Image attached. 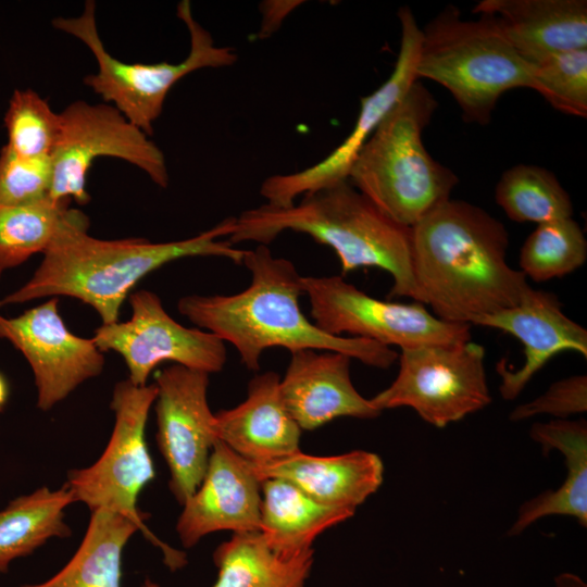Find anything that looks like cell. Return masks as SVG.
Here are the masks:
<instances>
[{
  "mask_svg": "<svg viewBox=\"0 0 587 587\" xmlns=\"http://www.w3.org/2000/svg\"><path fill=\"white\" fill-rule=\"evenodd\" d=\"M7 146L24 158L51 157L60 134V113L32 89L15 90L4 115Z\"/></svg>",
  "mask_w": 587,
  "mask_h": 587,
  "instance_id": "obj_30",
  "label": "cell"
},
{
  "mask_svg": "<svg viewBox=\"0 0 587 587\" xmlns=\"http://www.w3.org/2000/svg\"><path fill=\"white\" fill-rule=\"evenodd\" d=\"M398 358L395 380L370 399L380 412L408 407L428 424L445 427L491 402L479 344L407 348Z\"/></svg>",
  "mask_w": 587,
  "mask_h": 587,
  "instance_id": "obj_9",
  "label": "cell"
},
{
  "mask_svg": "<svg viewBox=\"0 0 587 587\" xmlns=\"http://www.w3.org/2000/svg\"><path fill=\"white\" fill-rule=\"evenodd\" d=\"M562 307L555 294L528 286L515 305L473 322L472 325L508 333L524 346L525 359L520 369H508L503 360L496 366L503 399H515L534 375L562 351H575L587 358V330L570 319Z\"/></svg>",
  "mask_w": 587,
  "mask_h": 587,
  "instance_id": "obj_16",
  "label": "cell"
},
{
  "mask_svg": "<svg viewBox=\"0 0 587 587\" xmlns=\"http://www.w3.org/2000/svg\"><path fill=\"white\" fill-rule=\"evenodd\" d=\"M314 324L330 335L374 340L400 349L471 340V325L445 322L423 303L379 300L342 276H302Z\"/></svg>",
  "mask_w": 587,
  "mask_h": 587,
  "instance_id": "obj_10",
  "label": "cell"
},
{
  "mask_svg": "<svg viewBox=\"0 0 587 587\" xmlns=\"http://www.w3.org/2000/svg\"><path fill=\"white\" fill-rule=\"evenodd\" d=\"M400 48L389 77L361 99L355 124L346 139L324 159L303 170L265 178L260 187L266 204L287 207L299 197L348 180L351 166L371 135L386 115L419 80L415 72L421 27L409 7L400 8Z\"/></svg>",
  "mask_w": 587,
  "mask_h": 587,
  "instance_id": "obj_13",
  "label": "cell"
},
{
  "mask_svg": "<svg viewBox=\"0 0 587 587\" xmlns=\"http://www.w3.org/2000/svg\"><path fill=\"white\" fill-rule=\"evenodd\" d=\"M183 507L176 530L186 548L214 532H259L261 480L251 462L216 440L199 487Z\"/></svg>",
  "mask_w": 587,
  "mask_h": 587,
  "instance_id": "obj_17",
  "label": "cell"
},
{
  "mask_svg": "<svg viewBox=\"0 0 587 587\" xmlns=\"http://www.w3.org/2000/svg\"><path fill=\"white\" fill-rule=\"evenodd\" d=\"M9 397V386L4 376L0 373V412L7 403Z\"/></svg>",
  "mask_w": 587,
  "mask_h": 587,
  "instance_id": "obj_36",
  "label": "cell"
},
{
  "mask_svg": "<svg viewBox=\"0 0 587 587\" xmlns=\"http://www.w3.org/2000/svg\"><path fill=\"white\" fill-rule=\"evenodd\" d=\"M0 338L11 342L29 363L37 405L43 411L85 380L98 376L104 365V357L92 338L78 337L67 329L57 298L16 317L0 314Z\"/></svg>",
  "mask_w": 587,
  "mask_h": 587,
  "instance_id": "obj_15",
  "label": "cell"
},
{
  "mask_svg": "<svg viewBox=\"0 0 587 587\" xmlns=\"http://www.w3.org/2000/svg\"><path fill=\"white\" fill-rule=\"evenodd\" d=\"M279 380L273 371L255 375L245 401L214 414L216 439L249 462L272 461L300 451L301 428L282 400Z\"/></svg>",
  "mask_w": 587,
  "mask_h": 587,
  "instance_id": "obj_19",
  "label": "cell"
},
{
  "mask_svg": "<svg viewBox=\"0 0 587 587\" xmlns=\"http://www.w3.org/2000/svg\"><path fill=\"white\" fill-rule=\"evenodd\" d=\"M129 304L130 320L102 324L92 339L102 353L111 350L124 359L128 379L134 385L145 386L150 373L162 362L208 374L223 370L226 347L215 335L177 323L154 292H132Z\"/></svg>",
  "mask_w": 587,
  "mask_h": 587,
  "instance_id": "obj_12",
  "label": "cell"
},
{
  "mask_svg": "<svg viewBox=\"0 0 587 587\" xmlns=\"http://www.w3.org/2000/svg\"><path fill=\"white\" fill-rule=\"evenodd\" d=\"M177 16L190 38L189 53L179 63L130 64L111 55L98 34L96 4L90 0L85 2L79 16L58 17L52 24L79 39L95 55L98 71L84 78L85 85L151 136L166 96L178 80L201 68L230 66L238 59L234 48L215 45L211 34L195 18L188 0L177 4Z\"/></svg>",
  "mask_w": 587,
  "mask_h": 587,
  "instance_id": "obj_7",
  "label": "cell"
},
{
  "mask_svg": "<svg viewBox=\"0 0 587 587\" xmlns=\"http://www.w3.org/2000/svg\"><path fill=\"white\" fill-rule=\"evenodd\" d=\"M437 100L419 80L358 153L348 180L396 223L412 227L449 200L458 176L422 141Z\"/></svg>",
  "mask_w": 587,
  "mask_h": 587,
  "instance_id": "obj_5",
  "label": "cell"
},
{
  "mask_svg": "<svg viewBox=\"0 0 587 587\" xmlns=\"http://www.w3.org/2000/svg\"><path fill=\"white\" fill-rule=\"evenodd\" d=\"M532 89L555 110L587 116V49L557 52L533 62Z\"/></svg>",
  "mask_w": 587,
  "mask_h": 587,
  "instance_id": "obj_31",
  "label": "cell"
},
{
  "mask_svg": "<svg viewBox=\"0 0 587 587\" xmlns=\"http://www.w3.org/2000/svg\"><path fill=\"white\" fill-rule=\"evenodd\" d=\"M72 200L50 197L26 205L0 203V276L47 249Z\"/></svg>",
  "mask_w": 587,
  "mask_h": 587,
  "instance_id": "obj_28",
  "label": "cell"
},
{
  "mask_svg": "<svg viewBox=\"0 0 587 587\" xmlns=\"http://www.w3.org/2000/svg\"><path fill=\"white\" fill-rule=\"evenodd\" d=\"M242 265L251 274L242 291L186 296L177 308L200 329L232 344L248 370H260L263 351L273 347L290 353L303 349L338 351L378 369H388L398 359L390 347L365 338L330 335L312 323L299 305L302 275L291 261L274 257L267 246L246 250Z\"/></svg>",
  "mask_w": 587,
  "mask_h": 587,
  "instance_id": "obj_3",
  "label": "cell"
},
{
  "mask_svg": "<svg viewBox=\"0 0 587 587\" xmlns=\"http://www.w3.org/2000/svg\"><path fill=\"white\" fill-rule=\"evenodd\" d=\"M412 232V271L421 303L438 319L471 325L515 305L529 286L507 261L505 226L484 209L449 199Z\"/></svg>",
  "mask_w": 587,
  "mask_h": 587,
  "instance_id": "obj_1",
  "label": "cell"
},
{
  "mask_svg": "<svg viewBox=\"0 0 587 587\" xmlns=\"http://www.w3.org/2000/svg\"><path fill=\"white\" fill-rule=\"evenodd\" d=\"M157 441L170 470V489L184 504L199 487L214 442L209 374L173 364L155 374Z\"/></svg>",
  "mask_w": 587,
  "mask_h": 587,
  "instance_id": "obj_14",
  "label": "cell"
},
{
  "mask_svg": "<svg viewBox=\"0 0 587 587\" xmlns=\"http://www.w3.org/2000/svg\"><path fill=\"white\" fill-rule=\"evenodd\" d=\"M251 465L261 482L283 479L322 504L354 512L379 488L384 475L380 458L363 450L332 457L298 451L272 461L251 462Z\"/></svg>",
  "mask_w": 587,
  "mask_h": 587,
  "instance_id": "obj_20",
  "label": "cell"
},
{
  "mask_svg": "<svg viewBox=\"0 0 587 587\" xmlns=\"http://www.w3.org/2000/svg\"><path fill=\"white\" fill-rule=\"evenodd\" d=\"M353 514L348 509L322 504L286 480L261 482L259 532L267 546L280 554L312 549L321 533Z\"/></svg>",
  "mask_w": 587,
  "mask_h": 587,
  "instance_id": "obj_23",
  "label": "cell"
},
{
  "mask_svg": "<svg viewBox=\"0 0 587 587\" xmlns=\"http://www.w3.org/2000/svg\"><path fill=\"white\" fill-rule=\"evenodd\" d=\"M530 437L542 446V451L559 450L565 460L567 474L555 491H547L524 503L510 529V535L522 533L527 526L547 515L575 517L587 525V424L585 420H552L530 427Z\"/></svg>",
  "mask_w": 587,
  "mask_h": 587,
  "instance_id": "obj_22",
  "label": "cell"
},
{
  "mask_svg": "<svg viewBox=\"0 0 587 587\" xmlns=\"http://www.w3.org/2000/svg\"><path fill=\"white\" fill-rule=\"evenodd\" d=\"M587 410V376L574 375L554 382L545 394L517 405L510 420L522 421L539 414L565 419Z\"/></svg>",
  "mask_w": 587,
  "mask_h": 587,
  "instance_id": "obj_33",
  "label": "cell"
},
{
  "mask_svg": "<svg viewBox=\"0 0 587 587\" xmlns=\"http://www.w3.org/2000/svg\"><path fill=\"white\" fill-rule=\"evenodd\" d=\"M296 2H267V4L264 5L263 10V24L261 27V33L265 36L271 35L277 26L282 23V21L286 17V15L295 8Z\"/></svg>",
  "mask_w": 587,
  "mask_h": 587,
  "instance_id": "obj_34",
  "label": "cell"
},
{
  "mask_svg": "<svg viewBox=\"0 0 587 587\" xmlns=\"http://www.w3.org/2000/svg\"><path fill=\"white\" fill-rule=\"evenodd\" d=\"M235 216L191 238L151 242L143 238L105 240L88 234V217L68 209L33 277L0 299V307L51 296L76 298L92 307L102 324L118 322L133 287L162 265L190 257L225 258L242 264L246 253L227 239Z\"/></svg>",
  "mask_w": 587,
  "mask_h": 587,
  "instance_id": "obj_2",
  "label": "cell"
},
{
  "mask_svg": "<svg viewBox=\"0 0 587 587\" xmlns=\"http://www.w3.org/2000/svg\"><path fill=\"white\" fill-rule=\"evenodd\" d=\"M52 184L50 157L24 158L7 145L0 151V203L26 205L49 198Z\"/></svg>",
  "mask_w": 587,
  "mask_h": 587,
  "instance_id": "obj_32",
  "label": "cell"
},
{
  "mask_svg": "<svg viewBox=\"0 0 587 587\" xmlns=\"http://www.w3.org/2000/svg\"><path fill=\"white\" fill-rule=\"evenodd\" d=\"M587 260V240L572 217L538 224L520 250V271L534 282L563 277Z\"/></svg>",
  "mask_w": 587,
  "mask_h": 587,
  "instance_id": "obj_29",
  "label": "cell"
},
{
  "mask_svg": "<svg viewBox=\"0 0 587 587\" xmlns=\"http://www.w3.org/2000/svg\"><path fill=\"white\" fill-rule=\"evenodd\" d=\"M557 587H587L586 584L576 575L564 573L555 578Z\"/></svg>",
  "mask_w": 587,
  "mask_h": 587,
  "instance_id": "obj_35",
  "label": "cell"
},
{
  "mask_svg": "<svg viewBox=\"0 0 587 587\" xmlns=\"http://www.w3.org/2000/svg\"><path fill=\"white\" fill-rule=\"evenodd\" d=\"M141 587H160V586L150 579H146Z\"/></svg>",
  "mask_w": 587,
  "mask_h": 587,
  "instance_id": "obj_37",
  "label": "cell"
},
{
  "mask_svg": "<svg viewBox=\"0 0 587 587\" xmlns=\"http://www.w3.org/2000/svg\"><path fill=\"white\" fill-rule=\"evenodd\" d=\"M139 527L107 509L91 511L85 537L73 558L55 575L21 587H122V552Z\"/></svg>",
  "mask_w": 587,
  "mask_h": 587,
  "instance_id": "obj_25",
  "label": "cell"
},
{
  "mask_svg": "<svg viewBox=\"0 0 587 587\" xmlns=\"http://www.w3.org/2000/svg\"><path fill=\"white\" fill-rule=\"evenodd\" d=\"M474 12L492 15L528 64L587 49L586 0H482Z\"/></svg>",
  "mask_w": 587,
  "mask_h": 587,
  "instance_id": "obj_21",
  "label": "cell"
},
{
  "mask_svg": "<svg viewBox=\"0 0 587 587\" xmlns=\"http://www.w3.org/2000/svg\"><path fill=\"white\" fill-rule=\"evenodd\" d=\"M284 232L309 235L330 247L342 274L377 267L392 277L389 296L421 302L412 271L411 227L385 215L349 180L320 189L287 207L262 204L235 216L227 240L270 245Z\"/></svg>",
  "mask_w": 587,
  "mask_h": 587,
  "instance_id": "obj_4",
  "label": "cell"
},
{
  "mask_svg": "<svg viewBox=\"0 0 587 587\" xmlns=\"http://www.w3.org/2000/svg\"><path fill=\"white\" fill-rule=\"evenodd\" d=\"M74 502L66 485L55 490L41 487L10 501L0 511V574L8 572L12 561L30 554L50 538L68 537L64 511Z\"/></svg>",
  "mask_w": 587,
  "mask_h": 587,
  "instance_id": "obj_26",
  "label": "cell"
},
{
  "mask_svg": "<svg viewBox=\"0 0 587 587\" xmlns=\"http://www.w3.org/2000/svg\"><path fill=\"white\" fill-rule=\"evenodd\" d=\"M61 127L51 153L52 184L49 197L54 201H90L86 190L87 172L99 157L126 161L145 172L158 186L168 185L166 162L161 149L149 136L108 103L89 104L77 100L61 113Z\"/></svg>",
  "mask_w": 587,
  "mask_h": 587,
  "instance_id": "obj_11",
  "label": "cell"
},
{
  "mask_svg": "<svg viewBox=\"0 0 587 587\" xmlns=\"http://www.w3.org/2000/svg\"><path fill=\"white\" fill-rule=\"evenodd\" d=\"M157 385L118 382L113 390L111 409L115 422L111 438L101 457L91 466L72 470L65 485L75 502L91 511L107 509L124 515L163 553L165 564L175 571L186 564L185 553L160 540L145 524L137 500L154 476V466L146 441V425Z\"/></svg>",
  "mask_w": 587,
  "mask_h": 587,
  "instance_id": "obj_8",
  "label": "cell"
},
{
  "mask_svg": "<svg viewBox=\"0 0 587 587\" xmlns=\"http://www.w3.org/2000/svg\"><path fill=\"white\" fill-rule=\"evenodd\" d=\"M479 15L464 20L448 5L430 20L421 28L415 72L445 87L465 122L485 126L499 98L513 88L532 89L533 78L497 20Z\"/></svg>",
  "mask_w": 587,
  "mask_h": 587,
  "instance_id": "obj_6",
  "label": "cell"
},
{
  "mask_svg": "<svg viewBox=\"0 0 587 587\" xmlns=\"http://www.w3.org/2000/svg\"><path fill=\"white\" fill-rule=\"evenodd\" d=\"M495 200L517 223L538 224L570 218L573 203L552 172L517 164L504 171L495 188Z\"/></svg>",
  "mask_w": 587,
  "mask_h": 587,
  "instance_id": "obj_27",
  "label": "cell"
},
{
  "mask_svg": "<svg viewBox=\"0 0 587 587\" xmlns=\"http://www.w3.org/2000/svg\"><path fill=\"white\" fill-rule=\"evenodd\" d=\"M213 587H307L313 549L292 555L271 549L260 532L237 533L213 553Z\"/></svg>",
  "mask_w": 587,
  "mask_h": 587,
  "instance_id": "obj_24",
  "label": "cell"
},
{
  "mask_svg": "<svg viewBox=\"0 0 587 587\" xmlns=\"http://www.w3.org/2000/svg\"><path fill=\"white\" fill-rule=\"evenodd\" d=\"M350 363L351 358L338 351L291 353L279 392L301 429L312 430L337 417L373 419L382 413L353 386Z\"/></svg>",
  "mask_w": 587,
  "mask_h": 587,
  "instance_id": "obj_18",
  "label": "cell"
}]
</instances>
